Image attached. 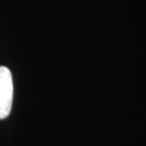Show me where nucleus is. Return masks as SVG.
Segmentation results:
<instances>
[{"instance_id": "f257e3e1", "label": "nucleus", "mask_w": 146, "mask_h": 146, "mask_svg": "<svg viewBox=\"0 0 146 146\" xmlns=\"http://www.w3.org/2000/svg\"><path fill=\"white\" fill-rule=\"evenodd\" d=\"M13 101V81L9 68L0 66V119L10 115Z\"/></svg>"}]
</instances>
